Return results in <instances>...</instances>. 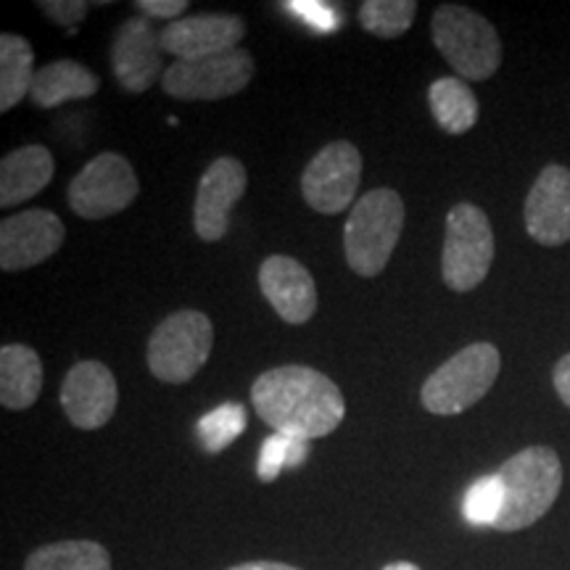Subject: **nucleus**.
Returning a JSON list of instances; mask_svg holds the SVG:
<instances>
[{
	"label": "nucleus",
	"instance_id": "7ed1b4c3",
	"mask_svg": "<svg viewBox=\"0 0 570 570\" xmlns=\"http://www.w3.org/2000/svg\"><path fill=\"white\" fill-rule=\"evenodd\" d=\"M433 46L465 82H483L502 67V40L483 13L444 3L431 19Z\"/></svg>",
	"mask_w": 570,
	"mask_h": 570
},
{
	"label": "nucleus",
	"instance_id": "4be33fe9",
	"mask_svg": "<svg viewBox=\"0 0 570 570\" xmlns=\"http://www.w3.org/2000/svg\"><path fill=\"white\" fill-rule=\"evenodd\" d=\"M35 51L30 40L21 35H0V111L9 114L13 106L24 101L32 92Z\"/></svg>",
	"mask_w": 570,
	"mask_h": 570
},
{
	"label": "nucleus",
	"instance_id": "b1692460",
	"mask_svg": "<svg viewBox=\"0 0 570 570\" xmlns=\"http://www.w3.org/2000/svg\"><path fill=\"white\" fill-rule=\"evenodd\" d=\"M415 0H367L360 6V24L375 38H402L415 21Z\"/></svg>",
	"mask_w": 570,
	"mask_h": 570
},
{
	"label": "nucleus",
	"instance_id": "c85d7f7f",
	"mask_svg": "<svg viewBox=\"0 0 570 570\" xmlns=\"http://www.w3.org/2000/svg\"><path fill=\"white\" fill-rule=\"evenodd\" d=\"M38 6L46 11L48 19L56 21L63 30H77L92 9L85 0H40Z\"/></svg>",
	"mask_w": 570,
	"mask_h": 570
},
{
	"label": "nucleus",
	"instance_id": "f257e3e1",
	"mask_svg": "<svg viewBox=\"0 0 570 570\" xmlns=\"http://www.w3.org/2000/svg\"><path fill=\"white\" fill-rule=\"evenodd\" d=\"M254 412L275 433L323 439L344 423V394L331 377L306 365L267 370L252 386Z\"/></svg>",
	"mask_w": 570,
	"mask_h": 570
},
{
	"label": "nucleus",
	"instance_id": "aec40b11",
	"mask_svg": "<svg viewBox=\"0 0 570 570\" xmlns=\"http://www.w3.org/2000/svg\"><path fill=\"white\" fill-rule=\"evenodd\" d=\"M98 88H101L98 75H92L80 61L61 59L38 69L30 98L40 109H56V106L96 96Z\"/></svg>",
	"mask_w": 570,
	"mask_h": 570
},
{
	"label": "nucleus",
	"instance_id": "6e6552de",
	"mask_svg": "<svg viewBox=\"0 0 570 570\" xmlns=\"http://www.w3.org/2000/svg\"><path fill=\"white\" fill-rule=\"evenodd\" d=\"M254 59L248 51H227L204 59H183L167 67L161 88L177 101H223L252 82Z\"/></svg>",
	"mask_w": 570,
	"mask_h": 570
},
{
	"label": "nucleus",
	"instance_id": "2f4dec72",
	"mask_svg": "<svg viewBox=\"0 0 570 570\" xmlns=\"http://www.w3.org/2000/svg\"><path fill=\"white\" fill-rule=\"evenodd\" d=\"M227 570H298L294 566H285V562H269V560H256V562H244V566H235Z\"/></svg>",
	"mask_w": 570,
	"mask_h": 570
},
{
	"label": "nucleus",
	"instance_id": "c756f323",
	"mask_svg": "<svg viewBox=\"0 0 570 570\" xmlns=\"http://www.w3.org/2000/svg\"><path fill=\"white\" fill-rule=\"evenodd\" d=\"M138 11L148 19H183L180 13L188 11L185 0H138Z\"/></svg>",
	"mask_w": 570,
	"mask_h": 570
},
{
	"label": "nucleus",
	"instance_id": "9b49d317",
	"mask_svg": "<svg viewBox=\"0 0 570 570\" xmlns=\"http://www.w3.org/2000/svg\"><path fill=\"white\" fill-rule=\"evenodd\" d=\"M164 48H161V30H156L151 19L130 17L122 21L111 42V71L117 82L127 92H146L164 77Z\"/></svg>",
	"mask_w": 570,
	"mask_h": 570
},
{
	"label": "nucleus",
	"instance_id": "393cba45",
	"mask_svg": "<svg viewBox=\"0 0 570 570\" xmlns=\"http://www.w3.org/2000/svg\"><path fill=\"white\" fill-rule=\"evenodd\" d=\"M246 410L240 404L227 402L223 407H214L212 412L198 420V439L209 454L223 452L233 444L240 433L246 431Z\"/></svg>",
	"mask_w": 570,
	"mask_h": 570
},
{
	"label": "nucleus",
	"instance_id": "20e7f679",
	"mask_svg": "<svg viewBox=\"0 0 570 570\" xmlns=\"http://www.w3.org/2000/svg\"><path fill=\"white\" fill-rule=\"evenodd\" d=\"M404 230V202L396 190L375 188L348 212L344 252L348 267L360 277H375L386 269Z\"/></svg>",
	"mask_w": 570,
	"mask_h": 570
},
{
	"label": "nucleus",
	"instance_id": "5701e85b",
	"mask_svg": "<svg viewBox=\"0 0 570 570\" xmlns=\"http://www.w3.org/2000/svg\"><path fill=\"white\" fill-rule=\"evenodd\" d=\"M24 570H111V554L90 539L56 541L35 550L27 558Z\"/></svg>",
	"mask_w": 570,
	"mask_h": 570
},
{
	"label": "nucleus",
	"instance_id": "39448f33",
	"mask_svg": "<svg viewBox=\"0 0 570 570\" xmlns=\"http://www.w3.org/2000/svg\"><path fill=\"white\" fill-rule=\"evenodd\" d=\"M499 367L502 356L494 344H470L428 375L420 389V402L433 415H462L489 394L499 377Z\"/></svg>",
	"mask_w": 570,
	"mask_h": 570
},
{
	"label": "nucleus",
	"instance_id": "1a4fd4ad",
	"mask_svg": "<svg viewBox=\"0 0 570 570\" xmlns=\"http://www.w3.org/2000/svg\"><path fill=\"white\" fill-rule=\"evenodd\" d=\"M140 194L138 175L122 154H98L71 177L69 206L82 219H106L125 212Z\"/></svg>",
	"mask_w": 570,
	"mask_h": 570
},
{
	"label": "nucleus",
	"instance_id": "f8f14e48",
	"mask_svg": "<svg viewBox=\"0 0 570 570\" xmlns=\"http://www.w3.org/2000/svg\"><path fill=\"white\" fill-rule=\"evenodd\" d=\"M246 167L233 156H219L202 175L194 204L196 235L206 244H217L230 230V212L246 194Z\"/></svg>",
	"mask_w": 570,
	"mask_h": 570
},
{
	"label": "nucleus",
	"instance_id": "0eeeda50",
	"mask_svg": "<svg viewBox=\"0 0 570 570\" xmlns=\"http://www.w3.org/2000/svg\"><path fill=\"white\" fill-rule=\"evenodd\" d=\"M214 346L212 320L198 309L164 317L148 338V370L164 383H188L206 365Z\"/></svg>",
	"mask_w": 570,
	"mask_h": 570
},
{
	"label": "nucleus",
	"instance_id": "412c9836",
	"mask_svg": "<svg viewBox=\"0 0 570 570\" xmlns=\"http://www.w3.org/2000/svg\"><path fill=\"white\" fill-rule=\"evenodd\" d=\"M428 104L439 127L449 135H465L479 122V98L460 77H441L428 88Z\"/></svg>",
	"mask_w": 570,
	"mask_h": 570
},
{
	"label": "nucleus",
	"instance_id": "a878e982",
	"mask_svg": "<svg viewBox=\"0 0 570 570\" xmlns=\"http://www.w3.org/2000/svg\"><path fill=\"white\" fill-rule=\"evenodd\" d=\"M306 458H309V441L288 436V433H273L262 444L256 473H259L262 483H273L285 468H298Z\"/></svg>",
	"mask_w": 570,
	"mask_h": 570
},
{
	"label": "nucleus",
	"instance_id": "bb28decb",
	"mask_svg": "<svg viewBox=\"0 0 570 570\" xmlns=\"http://www.w3.org/2000/svg\"><path fill=\"white\" fill-rule=\"evenodd\" d=\"M504 510V487L499 475H483L465 491L462 499V515L470 525H491L497 529L499 515Z\"/></svg>",
	"mask_w": 570,
	"mask_h": 570
},
{
	"label": "nucleus",
	"instance_id": "ddd939ff",
	"mask_svg": "<svg viewBox=\"0 0 570 570\" xmlns=\"http://www.w3.org/2000/svg\"><path fill=\"white\" fill-rule=\"evenodd\" d=\"M67 227L53 212L27 209L0 223V267L19 273L42 265L59 252Z\"/></svg>",
	"mask_w": 570,
	"mask_h": 570
},
{
	"label": "nucleus",
	"instance_id": "7c9ffc66",
	"mask_svg": "<svg viewBox=\"0 0 570 570\" xmlns=\"http://www.w3.org/2000/svg\"><path fill=\"white\" fill-rule=\"evenodd\" d=\"M552 381H554V391H558V396L562 399V404L570 410V354L562 356L558 365H554Z\"/></svg>",
	"mask_w": 570,
	"mask_h": 570
},
{
	"label": "nucleus",
	"instance_id": "473e14b6",
	"mask_svg": "<svg viewBox=\"0 0 570 570\" xmlns=\"http://www.w3.org/2000/svg\"><path fill=\"white\" fill-rule=\"evenodd\" d=\"M383 570H420V568L412 566V562H391V566H386Z\"/></svg>",
	"mask_w": 570,
	"mask_h": 570
},
{
	"label": "nucleus",
	"instance_id": "f3484780",
	"mask_svg": "<svg viewBox=\"0 0 570 570\" xmlns=\"http://www.w3.org/2000/svg\"><path fill=\"white\" fill-rule=\"evenodd\" d=\"M259 288L277 317L288 325H306L317 312V285L309 269L294 256H267L259 267Z\"/></svg>",
	"mask_w": 570,
	"mask_h": 570
},
{
	"label": "nucleus",
	"instance_id": "a211bd4d",
	"mask_svg": "<svg viewBox=\"0 0 570 570\" xmlns=\"http://www.w3.org/2000/svg\"><path fill=\"white\" fill-rule=\"evenodd\" d=\"M56 161L46 146H21L0 161V206L11 209L30 202L53 180Z\"/></svg>",
	"mask_w": 570,
	"mask_h": 570
},
{
	"label": "nucleus",
	"instance_id": "9d476101",
	"mask_svg": "<svg viewBox=\"0 0 570 570\" xmlns=\"http://www.w3.org/2000/svg\"><path fill=\"white\" fill-rule=\"evenodd\" d=\"M362 180V154L354 142L333 140L320 148L302 175L304 202L320 214H341Z\"/></svg>",
	"mask_w": 570,
	"mask_h": 570
},
{
	"label": "nucleus",
	"instance_id": "423d86ee",
	"mask_svg": "<svg viewBox=\"0 0 570 570\" xmlns=\"http://www.w3.org/2000/svg\"><path fill=\"white\" fill-rule=\"evenodd\" d=\"M494 230L487 212L475 204H458L446 214L441 277L454 294H468L487 281L494 262Z\"/></svg>",
	"mask_w": 570,
	"mask_h": 570
},
{
	"label": "nucleus",
	"instance_id": "f03ea898",
	"mask_svg": "<svg viewBox=\"0 0 570 570\" xmlns=\"http://www.w3.org/2000/svg\"><path fill=\"white\" fill-rule=\"evenodd\" d=\"M504 487V510L497 531L512 533L537 523L552 510L562 489V462L550 446H529L497 470Z\"/></svg>",
	"mask_w": 570,
	"mask_h": 570
},
{
	"label": "nucleus",
	"instance_id": "2eb2a0df",
	"mask_svg": "<svg viewBox=\"0 0 570 570\" xmlns=\"http://www.w3.org/2000/svg\"><path fill=\"white\" fill-rule=\"evenodd\" d=\"M246 35V21L238 13H198L169 21L161 30L164 53L183 59H204L227 51H238Z\"/></svg>",
	"mask_w": 570,
	"mask_h": 570
},
{
	"label": "nucleus",
	"instance_id": "dca6fc26",
	"mask_svg": "<svg viewBox=\"0 0 570 570\" xmlns=\"http://www.w3.org/2000/svg\"><path fill=\"white\" fill-rule=\"evenodd\" d=\"M525 230L541 246H562L570 240V169L550 164L541 169L525 196Z\"/></svg>",
	"mask_w": 570,
	"mask_h": 570
},
{
	"label": "nucleus",
	"instance_id": "6ab92c4d",
	"mask_svg": "<svg viewBox=\"0 0 570 570\" xmlns=\"http://www.w3.org/2000/svg\"><path fill=\"white\" fill-rule=\"evenodd\" d=\"M42 391V362L32 346L0 348V404L11 412L30 410Z\"/></svg>",
	"mask_w": 570,
	"mask_h": 570
},
{
	"label": "nucleus",
	"instance_id": "cd10ccee",
	"mask_svg": "<svg viewBox=\"0 0 570 570\" xmlns=\"http://www.w3.org/2000/svg\"><path fill=\"white\" fill-rule=\"evenodd\" d=\"M285 9L302 19L306 27H312L317 35H333L341 27V13L333 6L320 3V0H291V3H285Z\"/></svg>",
	"mask_w": 570,
	"mask_h": 570
},
{
	"label": "nucleus",
	"instance_id": "4468645a",
	"mask_svg": "<svg viewBox=\"0 0 570 570\" xmlns=\"http://www.w3.org/2000/svg\"><path fill=\"white\" fill-rule=\"evenodd\" d=\"M61 410L80 431H98L114 417L119 404V389L111 370L104 362L85 360L69 370L61 383Z\"/></svg>",
	"mask_w": 570,
	"mask_h": 570
}]
</instances>
